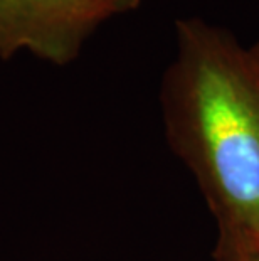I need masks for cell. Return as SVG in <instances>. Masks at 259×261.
I'll return each instance as SVG.
<instances>
[{
    "mask_svg": "<svg viewBox=\"0 0 259 261\" xmlns=\"http://www.w3.org/2000/svg\"><path fill=\"white\" fill-rule=\"evenodd\" d=\"M216 261H259V243H238L217 238Z\"/></svg>",
    "mask_w": 259,
    "mask_h": 261,
    "instance_id": "3957f363",
    "label": "cell"
},
{
    "mask_svg": "<svg viewBox=\"0 0 259 261\" xmlns=\"http://www.w3.org/2000/svg\"><path fill=\"white\" fill-rule=\"evenodd\" d=\"M162 83L167 137L194 174L220 240L259 243V56L199 17L175 22Z\"/></svg>",
    "mask_w": 259,
    "mask_h": 261,
    "instance_id": "6da1fadb",
    "label": "cell"
},
{
    "mask_svg": "<svg viewBox=\"0 0 259 261\" xmlns=\"http://www.w3.org/2000/svg\"><path fill=\"white\" fill-rule=\"evenodd\" d=\"M114 14L111 0H0V58L25 49L54 64H66Z\"/></svg>",
    "mask_w": 259,
    "mask_h": 261,
    "instance_id": "7a4b0ae2",
    "label": "cell"
},
{
    "mask_svg": "<svg viewBox=\"0 0 259 261\" xmlns=\"http://www.w3.org/2000/svg\"><path fill=\"white\" fill-rule=\"evenodd\" d=\"M252 49H254V53H256L257 56H259V42L256 44V46H252Z\"/></svg>",
    "mask_w": 259,
    "mask_h": 261,
    "instance_id": "5b68a950",
    "label": "cell"
},
{
    "mask_svg": "<svg viewBox=\"0 0 259 261\" xmlns=\"http://www.w3.org/2000/svg\"><path fill=\"white\" fill-rule=\"evenodd\" d=\"M111 2H113L114 10H117V14H120V12H128V10L140 7L145 0H111Z\"/></svg>",
    "mask_w": 259,
    "mask_h": 261,
    "instance_id": "277c9868",
    "label": "cell"
}]
</instances>
